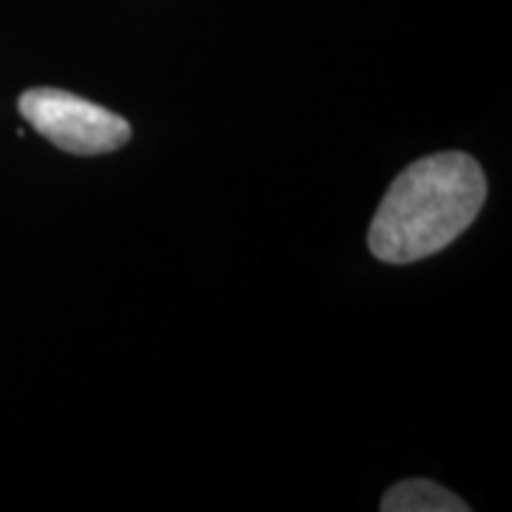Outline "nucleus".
<instances>
[{"instance_id": "7ed1b4c3", "label": "nucleus", "mask_w": 512, "mask_h": 512, "mask_svg": "<svg viewBox=\"0 0 512 512\" xmlns=\"http://www.w3.org/2000/svg\"><path fill=\"white\" fill-rule=\"evenodd\" d=\"M384 512H467L470 507L456 493L427 478H407L390 487L382 498Z\"/></svg>"}, {"instance_id": "f03ea898", "label": "nucleus", "mask_w": 512, "mask_h": 512, "mask_svg": "<svg viewBox=\"0 0 512 512\" xmlns=\"http://www.w3.org/2000/svg\"><path fill=\"white\" fill-rule=\"evenodd\" d=\"M18 109L37 134L77 157L111 154L131 140L128 120L63 89H29L20 94Z\"/></svg>"}, {"instance_id": "f257e3e1", "label": "nucleus", "mask_w": 512, "mask_h": 512, "mask_svg": "<svg viewBox=\"0 0 512 512\" xmlns=\"http://www.w3.org/2000/svg\"><path fill=\"white\" fill-rule=\"evenodd\" d=\"M487 180L478 160L441 151L416 160L387 188L370 222V254L390 265H410L444 251L481 214Z\"/></svg>"}]
</instances>
